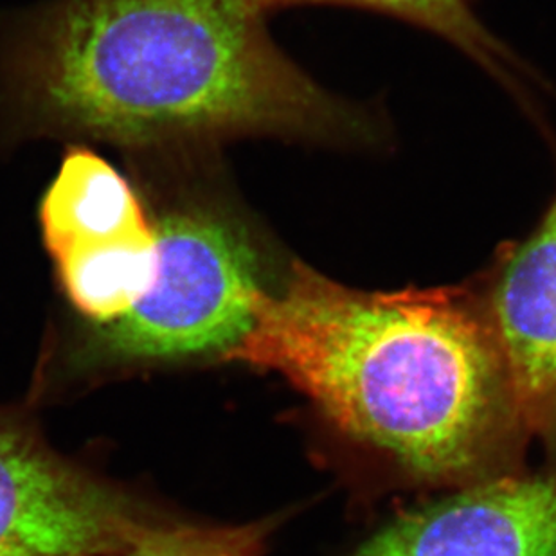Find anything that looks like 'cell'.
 Wrapping results in <instances>:
<instances>
[{
    "instance_id": "obj_3",
    "label": "cell",
    "mask_w": 556,
    "mask_h": 556,
    "mask_svg": "<svg viewBox=\"0 0 556 556\" xmlns=\"http://www.w3.org/2000/svg\"><path fill=\"white\" fill-rule=\"evenodd\" d=\"M147 202L157 279L125 317L90 328V344L123 363L227 357L251 330L257 295L279 279L273 251L238 204L200 180L177 179Z\"/></svg>"
},
{
    "instance_id": "obj_5",
    "label": "cell",
    "mask_w": 556,
    "mask_h": 556,
    "mask_svg": "<svg viewBox=\"0 0 556 556\" xmlns=\"http://www.w3.org/2000/svg\"><path fill=\"white\" fill-rule=\"evenodd\" d=\"M484 306L517 429L556 451V191L530 237L501 251Z\"/></svg>"
},
{
    "instance_id": "obj_8",
    "label": "cell",
    "mask_w": 556,
    "mask_h": 556,
    "mask_svg": "<svg viewBox=\"0 0 556 556\" xmlns=\"http://www.w3.org/2000/svg\"><path fill=\"white\" fill-rule=\"evenodd\" d=\"M60 287L89 320L90 328L112 325L139 305L159 273L157 231L54 260Z\"/></svg>"
},
{
    "instance_id": "obj_7",
    "label": "cell",
    "mask_w": 556,
    "mask_h": 556,
    "mask_svg": "<svg viewBox=\"0 0 556 556\" xmlns=\"http://www.w3.org/2000/svg\"><path fill=\"white\" fill-rule=\"evenodd\" d=\"M51 260L153 231L141 189L90 148L73 147L40 202Z\"/></svg>"
},
{
    "instance_id": "obj_4",
    "label": "cell",
    "mask_w": 556,
    "mask_h": 556,
    "mask_svg": "<svg viewBox=\"0 0 556 556\" xmlns=\"http://www.w3.org/2000/svg\"><path fill=\"white\" fill-rule=\"evenodd\" d=\"M153 519L35 432L0 416V556H103Z\"/></svg>"
},
{
    "instance_id": "obj_1",
    "label": "cell",
    "mask_w": 556,
    "mask_h": 556,
    "mask_svg": "<svg viewBox=\"0 0 556 556\" xmlns=\"http://www.w3.org/2000/svg\"><path fill=\"white\" fill-rule=\"evenodd\" d=\"M265 0H56L22 33L29 128L144 152L240 137L372 147V112L326 92L268 35Z\"/></svg>"
},
{
    "instance_id": "obj_10",
    "label": "cell",
    "mask_w": 556,
    "mask_h": 556,
    "mask_svg": "<svg viewBox=\"0 0 556 556\" xmlns=\"http://www.w3.org/2000/svg\"><path fill=\"white\" fill-rule=\"evenodd\" d=\"M268 526L161 525L153 520L119 552L103 556H260Z\"/></svg>"
},
{
    "instance_id": "obj_9",
    "label": "cell",
    "mask_w": 556,
    "mask_h": 556,
    "mask_svg": "<svg viewBox=\"0 0 556 556\" xmlns=\"http://www.w3.org/2000/svg\"><path fill=\"white\" fill-rule=\"evenodd\" d=\"M348 5L375 11L424 27L462 49L515 94L525 92V68L479 21L472 0H265L268 13L294 5Z\"/></svg>"
},
{
    "instance_id": "obj_6",
    "label": "cell",
    "mask_w": 556,
    "mask_h": 556,
    "mask_svg": "<svg viewBox=\"0 0 556 556\" xmlns=\"http://www.w3.org/2000/svg\"><path fill=\"white\" fill-rule=\"evenodd\" d=\"M353 556H556V473L470 486L400 517Z\"/></svg>"
},
{
    "instance_id": "obj_2",
    "label": "cell",
    "mask_w": 556,
    "mask_h": 556,
    "mask_svg": "<svg viewBox=\"0 0 556 556\" xmlns=\"http://www.w3.org/2000/svg\"><path fill=\"white\" fill-rule=\"evenodd\" d=\"M226 358L283 375L342 432L429 481L481 472L517 427L486 306L468 287L366 292L294 260Z\"/></svg>"
}]
</instances>
